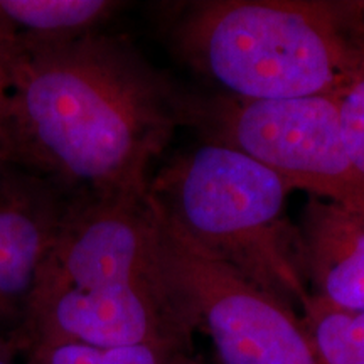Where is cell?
I'll list each match as a JSON object with an SVG mask.
<instances>
[{"label": "cell", "instance_id": "6da1fadb", "mask_svg": "<svg viewBox=\"0 0 364 364\" xmlns=\"http://www.w3.org/2000/svg\"><path fill=\"white\" fill-rule=\"evenodd\" d=\"M7 41L22 166L75 199L145 198L154 164L188 120L189 95L105 31Z\"/></svg>", "mask_w": 364, "mask_h": 364}, {"label": "cell", "instance_id": "7a4b0ae2", "mask_svg": "<svg viewBox=\"0 0 364 364\" xmlns=\"http://www.w3.org/2000/svg\"><path fill=\"white\" fill-rule=\"evenodd\" d=\"M198 331L145 198L78 199L39 268L24 336L91 346L150 344L193 353Z\"/></svg>", "mask_w": 364, "mask_h": 364}, {"label": "cell", "instance_id": "3957f363", "mask_svg": "<svg viewBox=\"0 0 364 364\" xmlns=\"http://www.w3.org/2000/svg\"><path fill=\"white\" fill-rule=\"evenodd\" d=\"M363 34V2L201 0L169 26L186 65L248 102L338 93Z\"/></svg>", "mask_w": 364, "mask_h": 364}, {"label": "cell", "instance_id": "277c9868", "mask_svg": "<svg viewBox=\"0 0 364 364\" xmlns=\"http://www.w3.org/2000/svg\"><path fill=\"white\" fill-rule=\"evenodd\" d=\"M294 188L247 154L204 142L154 172L149 201L164 226L287 306L311 297L297 226L287 218Z\"/></svg>", "mask_w": 364, "mask_h": 364}, {"label": "cell", "instance_id": "5b68a950", "mask_svg": "<svg viewBox=\"0 0 364 364\" xmlns=\"http://www.w3.org/2000/svg\"><path fill=\"white\" fill-rule=\"evenodd\" d=\"M186 127L262 162L294 189L364 215V172L346 145L338 93L273 102L189 95Z\"/></svg>", "mask_w": 364, "mask_h": 364}, {"label": "cell", "instance_id": "8992f818", "mask_svg": "<svg viewBox=\"0 0 364 364\" xmlns=\"http://www.w3.org/2000/svg\"><path fill=\"white\" fill-rule=\"evenodd\" d=\"M161 228L172 279L221 364H318L294 307Z\"/></svg>", "mask_w": 364, "mask_h": 364}, {"label": "cell", "instance_id": "52a82bcc", "mask_svg": "<svg viewBox=\"0 0 364 364\" xmlns=\"http://www.w3.org/2000/svg\"><path fill=\"white\" fill-rule=\"evenodd\" d=\"M78 199L29 167L0 161V334L21 341L39 268Z\"/></svg>", "mask_w": 364, "mask_h": 364}, {"label": "cell", "instance_id": "ba28073f", "mask_svg": "<svg viewBox=\"0 0 364 364\" xmlns=\"http://www.w3.org/2000/svg\"><path fill=\"white\" fill-rule=\"evenodd\" d=\"M297 235L314 297L341 311L364 312V215L309 196Z\"/></svg>", "mask_w": 364, "mask_h": 364}, {"label": "cell", "instance_id": "9c48e42d", "mask_svg": "<svg viewBox=\"0 0 364 364\" xmlns=\"http://www.w3.org/2000/svg\"><path fill=\"white\" fill-rule=\"evenodd\" d=\"M124 7L113 0H0V34L12 41H66L98 33Z\"/></svg>", "mask_w": 364, "mask_h": 364}, {"label": "cell", "instance_id": "30bf717a", "mask_svg": "<svg viewBox=\"0 0 364 364\" xmlns=\"http://www.w3.org/2000/svg\"><path fill=\"white\" fill-rule=\"evenodd\" d=\"M300 311L318 364H364V312L341 311L312 294Z\"/></svg>", "mask_w": 364, "mask_h": 364}, {"label": "cell", "instance_id": "8fae6325", "mask_svg": "<svg viewBox=\"0 0 364 364\" xmlns=\"http://www.w3.org/2000/svg\"><path fill=\"white\" fill-rule=\"evenodd\" d=\"M27 364H208L193 353L150 344L91 346L76 341H41L27 349Z\"/></svg>", "mask_w": 364, "mask_h": 364}, {"label": "cell", "instance_id": "7c38bea8", "mask_svg": "<svg viewBox=\"0 0 364 364\" xmlns=\"http://www.w3.org/2000/svg\"><path fill=\"white\" fill-rule=\"evenodd\" d=\"M338 100L346 145L354 162L364 172V34L358 43L348 80L338 91Z\"/></svg>", "mask_w": 364, "mask_h": 364}, {"label": "cell", "instance_id": "4fadbf2b", "mask_svg": "<svg viewBox=\"0 0 364 364\" xmlns=\"http://www.w3.org/2000/svg\"><path fill=\"white\" fill-rule=\"evenodd\" d=\"M0 161H19L16 117H14V81L9 41L0 34Z\"/></svg>", "mask_w": 364, "mask_h": 364}, {"label": "cell", "instance_id": "5bb4252c", "mask_svg": "<svg viewBox=\"0 0 364 364\" xmlns=\"http://www.w3.org/2000/svg\"><path fill=\"white\" fill-rule=\"evenodd\" d=\"M21 351H26L21 341L0 334V364H17L16 358Z\"/></svg>", "mask_w": 364, "mask_h": 364}, {"label": "cell", "instance_id": "9a60e30c", "mask_svg": "<svg viewBox=\"0 0 364 364\" xmlns=\"http://www.w3.org/2000/svg\"><path fill=\"white\" fill-rule=\"evenodd\" d=\"M363 21H364V2H363Z\"/></svg>", "mask_w": 364, "mask_h": 364}]
</instances>
